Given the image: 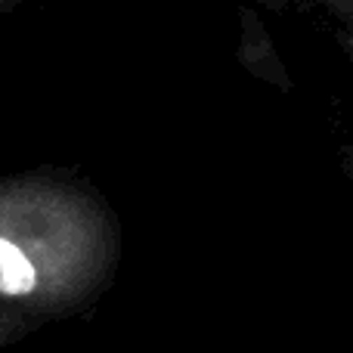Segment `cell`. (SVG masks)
Listing matches in <instances>:
<instances>
[{"label": "cell", "instance_id": "6da1fadb", "mask_svg": "<svg viewBox=\"0 0 353 353\" xmlns=\"http://www.w3.org/2000/svg\"><path fill=\"white\" fill-rule=\"evenodd\" d=\"M34 285H37V273L28 263V257L12 242L0 239V292L19 298V294H31Z\"/></svg>", "mask_w": 353, "mask_h": 353}]
</instances>
